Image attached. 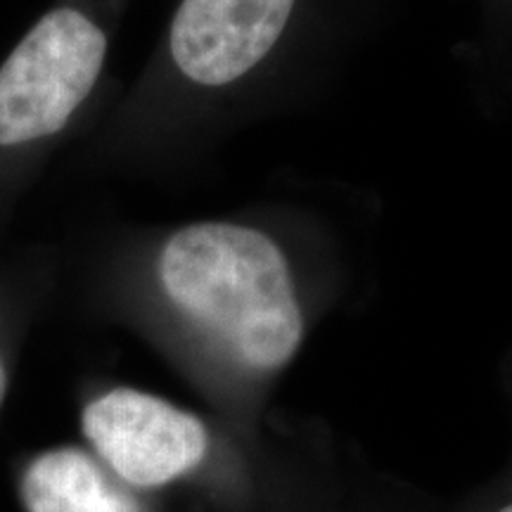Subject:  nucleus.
I'll return each instance as SVG.
<instances>
[{
    "mask_svg": "<svg viewBox=\"0 0 512 512\" xmlns=\"http://www.w3.org/2000/svg\"><path fill=\"white\" fill-rule=\"evenodd\" d=\"M157 278L171 306L240 373H278L302 347L306 316L292 259L261 226L190 223L164 242Z\"/></svg>",
    "mask_w": 512,
    "mask_h": 512,
    "instance_id": "obj_1",
    "label": "nucleus"
},
{
    "mask_svg": "<svg viewBox=\"0 0 512 512\" xmlns=\"http://www.w3.org/2000/svg\"><path fill=\"white\" fill-rule=\"evenodd\" d=\"M107 36L74 8L48 12L0 67V145L53 136L93 91Z\"/></svg>",
    "mask_w": 512,
    "mask_h": 512,
    "instance_id": "obj_2",
    "label": "nucleus"
},
{
    "mask_svg": "<svg viewBox=\"0 0 512 512\" xmlns=\"http://www.w3.org/2000/svg\"><path fill=\"white\" fill-rule=\"evenodd\" d=\"M83 434L121 482L152 489L188 475L209 448L204 422L159 396L112 389L86 406Z\"/></svg>",
    "mask_w": 512,
    "mask_h": 512,
    "instance_id": "obj_3",
    "label": "nucleus"
},
{
    "mask_svg": "<svg viewBox=\"0 0 512 512\" xmlns=\"http://www.w3.org/2000/svg\"><path fill=\"white\" fill-rule=\"evenodd\" d=\"M297 0H183L169 34L171 60L200 88L252 76L273 53Z\"/></svg>",
    "mask_w": 512,
    "mask_h": 512,
    "instance_id": "obj_4",
    "label": "nucleus"
},
{
    "mask_svg": "<svg viewBox=\"0 0 512 512\" xmlns=\"http://www.w3.org/2000/svg\"><path fill=\"white\" fill-rule=\"evenodd\" d=\"M22 501L29 512H140L136 498L79 448L38 456L24 472Z\"/></svg>",
    "mask_w": 512,
    "mask_h": 512,
    "instance_id": "obj_5",
    "label": "nucleus"
},
{
    "mask_svg": "<svg viewBox=\"0 0 512 512\" xmlns=\"http://www.w3.org/2000/svg\"><path fill=\"white\" fill-rule=\"evenodd\" d=\"M498 512H512V503H510V505H505V508H501Z\"/></svg>",
    "mask_w": 512,
    "mask_h": 512,
    "instance_id": "obj_6",
    "label": "nucleus"
}]
</instances>
